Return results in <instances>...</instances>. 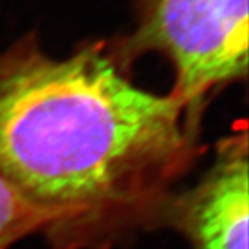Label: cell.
Listing matches in <instances>:
<instances>
[{"label": "cell", "mask_w": 249, "mask_h": 249, "mask_svg": "<svg viewBox=\"0 0 249 249\" xmlns=\"http://www.w3.org/2000/svg\"><path fill=\"white\" fill-rule=\"evenodd\" d=\"M49 219L35 209L0 175V249H10L18 241L46 231Z\"/></svg>", "instance_id": "cell-4"}, {"label": "cell", "mask_w": 249, "mask_h": 249, "mask_svg": "<svg viewBox=\"0 0 249 249\" xmlns=\"http://www.w3.org/2000/svg\"><path fill=\"white\" fill-rule=\"evenodd\" d=\"M139 22L119 57L126 70L144 52L165 55L175 70L172 94L199 129L206 97L248 73V0H137Z\"/></svg>", "instance_id": "cell-2"}, {"label": "cell", "mask_w": 249, "mask_h": 249, "mask_svg": "<svg viewBox=\"0 0 249 249\" xmlns=\"http://www.w3.org/2000/svg\"><path fill=\"white\" fill-rule=\"evenodd\" d=\"M248 132L237 129L216 145L202 180L172 198L165 216L194 249H248Z\"/></svg>", "instance_id": "cell-3"}, {"label": "cell", "mask_w": 249, "mask_h": 249, "mask_svg": "<svg viewBox=\"0 0 249 249\" xmlns=\"http://www.w3.org/2000/svg\"><path fill=\"white\" fill-rule=\"evenodd\" d=\"M196 140L181 101L136 86L103 45L0 52V175L49 219L50 249H107L158 222Z\"/></svg>", "instance_id": "cell-1"}]
</instances>
